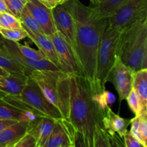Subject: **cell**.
Here are the masks:
<instances>
[{
    "label": "cell",
    "instance_id": "obj_1",
    "mask_svg": "<svg viewBox=\"0 0 147 147\" xmlns=\"http://www.w3.org/2000/svg\"><path fill=\"white\" fill-rule=\"evenodd\" d=\"M63 5L74 22L77 56L83 76L91 83L93 89L105 90L96 80V66L100 42L109 25L108 18H96L91 6H85L79 0H68Z\"/></svg>",
    "mask_w": 147,
    "mask_h": 147
},
{
    "label": "cell",
    "instance_id": "obj_2",
    "mask_svg": "<svg viewBox=\"0 0 147 147\" xmlns=\"http://www.w3.org/2000/svg\"><path fill=\"white\" fill-rule=\"evenodd\" d=\"M92 85L84 76L69 75L67 120L83 135L86 147H93L95 128L100 124L99 111L93 101Z\"/></svg>",
    "mask_w": 147,
    "mask_h": 147
},
{
    "label": "cell",
    "instance_id": "obj_3",
    "mask_svg": "<svg viewBox=\"0 0 147 147\" xmlns=\"http://www.w3.org/2000/svg\"><path fill=\"white\" fill-rule=\"evenodd\" d=\"M117 56L132 71L147 68V17L121 30Z\"/></svg>",
    "mask_w": 147,
    "mask_h": 147
},
{
    "label": "cell",
    "instance_id": "obj_4",
    "mask_svg": "<svg viewBox=\"0 0 147 147\" xmlns=\"http://www.w3.org/2000/svg\"><path fill=\"white\" fill-rule=\"evenodd\" d=\"M50 103L60 111L62 118L69 115V75L61 70H34L28 73Z\"/></svg>",
    "mask_w": 147,
    "mask_h": 147
},
{
    "label": "cell",
    "instance_id": "obj_5",
    "mask_svg": "<svg viewBox=\"0 0 147 147\" xmlns=\"http://www.w3.org/2000/svg\"><path fill=\"white\" fill-rule=\"evenodd\" d=\"M121 32L119 29L108 25L100 42L96 57V80L103 89H106L105 84L116 62Z\"/></svg>",
    "mask_w": 147,
    "mask_h": 147
},
{
    "label": "cell",
    "instance_id": "obj_6",
    "mask_svg": "<svg viewBox=\"0 0 147 147\" xmlns=\"http://www.w3.org/2000/svg\"><path fill=\"white\" fill-rule=\"evenodd\" d=\"M18 96L23 102L33 108L42 116L51 118L54 120L62 118L60 111L47 100L38 86L30 78H27L25 86Z\"/></svg>",
    "mask_w": 147,
    "mask_h": 147
},
{
    "label": "cell",
    "instance_id": "obj_7",
    "mask_svg": "<svg viewBox=\"0 0 147 147\" xmlns=\"http://www.w3.org/2000/svg\"><path fill=\"white\" fill-rule=\"evenodd\" d=\"M147 17V0H128L108 18L109 27L123 30Z\"/></svg>",
    "mask_w": 147,
    "mask_h": 147
},
{
    "label": "cell",
    "instance_id": "obj_8",
    "mask_svg": "<svg viewBox=\"0 0 147 147\" xmlns=\"http://www.w3.org/2000/svg\"><path fill=\"white\" fill-rule=\"evenodd\" d=\"M54 45L60 70L68 75L83 76V70L74 50L59 32L50 36Z\"/></svg>",
    "mask_w": 147,
    "mask_h": 147
},
{
    "label": "cell",
    "instance_id": "obj_9",
    "mask_svg": "<svg viewBox=\"0 0 147 147\" xmlns=\"http://www.w3.org/2000/svg\"><path fill=\"white\" fill-rule=\"evenodd\" d=\"M1 44L6 51L12 57L14 61L20 65L24 70L27 76L31 70H61L55 64L52 63L48 59L34 60L24 57L22 55L16 47L15 42L4 39L1 37ZM62 71V70H61Z\"/></svg>",
    "mask_w": 147,
    "mask_h": 147
},
{
    "label": "cell",
    "instance_id": "obj_10",
    "mask_svg": "<svg viewBox=\"0 0 147 147\" xmlns=\"http://www.w3.org/2000/svg\"><path fill=\"white\" fill-rule=\"evenodd\" d=\"M133 74L134 71L123 63L117 56L109 76L108 82L113 84L120 100H126L128 94L132 89Z\"/></svg>",
    "mask_w": 147,
    "mask_h": 147
},
{
    "label": "cell",
    "instance_id": "obj_11",
    "mask_svg": "<svg viewBox=\"0 0 147 147\" xmlns=\"http://www.w3.org/2000/svg\"><path fill=\"white\" fill-rule=\"evenodd\" d=\"M52 13L56 30L71 45L77 55L76 29L71 14L63 4L57 5L53 8L52 9Z\"/></svg>",
    "mask_w": 147,
    "mask_h": 147
},
{
    "label": "cell",
    "instance_id": "obj_12",
    "mask_svg": "<svg viewBox=\"0 0 147 147\" xmlns=\"http://www.w3.org/2000/svg\"><path fill=\"white\" fill-rule=\"evenodd\" d=\"M25 7L40 26L44 34L51 36L57 31L52 9L46 7L39 0H27Z\"/></svg>",
    "mask_w": 147,
    "mask_h": 147
},
{
    "label": "cell",
    "instance_id": "obj_13",
    "mask_svg": "<svg viewBox=\"0 0 147 147\" xmlns=\"http://www.w3.org/2000/svg\"><path fill=\"white\" fill-rule=\"evenodd\" d=\"M101 126L111 136L118 134L123 138L127 132L131 119H124L113 111L110 106L99 111Z\"/></svg>",
    "mask_w": 147,
    "mask_h": 147
},
{
    "label": "cell",
    "instance_id": "obj_14",
    "mask_svg": "<svg viewBox=\"0 0 147 147\" xmlns=\"http://www.w3.org/2000/svg\"><path fill=\"white\" fill-rule=\"evenodd\" d=\"M56 120L48 117H40L30 123L27 131L34 136L36 147H43L51 134Z\"/></svg>",
    "mask_w": 147,
    "mask_h": 147
},
{
    "label": "cell",
    "instance_id": "obj_15",
    "mask_svg": "<svg viewBox=\"0 0 147 147\" xmlns=\"http://www.w3.org/2000/svg\"><path fill=\"white\" fill-rule=\"evenodd\" d=\"M22 27L27 32V37L35 44V45L38 47V50H40L45 55L46 58L48 59L59 67L54 45L50 36L46 35L43 32H34L22 25Z\"/></svg>",
    "mask_w": 147,
    "mask_h": 147
},
{
    "label": "cell",
    "instance_id": "obj_16",
    "mask_svg": "<svg viewBox=\"0 0 147 147\" xmlns=\"http://www.w3.org/2000/svg\"><path fill=\"white\" fill-rule=\"evenodd\" d=\"M30 123L17 121L1 131L0 147H14L17 142L27 133Z\"/></svg>",
    "mask_w": 147,
    "mask_h": 147
},
{
    "label": "cell",
    "instance_id": "obj_17",
    "mask_svg": "<svg viewBox=\"0 0 147 147\" xmlns=\"http://www.w3.org/2000/svg\"><path fill=\"white\" fill-rule=\"evenodd\" d=\"M40 117L33 112L22 110L0 99V119L30 123Z\"/></svg>",
    "mask_w": 147,
    "mask_h": 147
},
{
    "label": "cell",
    "instance_id": "obj_18",
    "mask_svg": "<svg viewBox=\"0 0 147 147\" xmlns=\"http://www.w3.org/2000/svg\"><path fill=\"white\" fill-rule=\"evenodd\" d=\"M132 88L140 103V116L147 115V68L134 72Z\"/></svg>",
    "mask_w": 147,
    "mask_h": 147
},
{
    "label": "cell",
    "instance_id": "obj_19",
    "mask_svg": "<svg viewBox=\"0 0 147 147\" xmlns=\"http://www.w3.org/2000/svg\"><path fill=\"white\" fill-rule=\"evenodd\" d=\"M124 146L123 138L118 134L111 136L100 124L95 128L93 136V147H120Z\"/></svg>",
    "mask_w": 147,
    "mask_h": 147
},
{
    "label": "cell",
    "instance_id": "obj_20",
    "mask_svg": "<svg viewBox=\"0 0 147 147\" xmlns=\"http://www.w3.org/2000/svg\"><path fill=\"white\" fill-rule=\"evenodd\" d=\"M27 79L11 75L0 76V98L7 95L19 96L25 86Z\"/></svg>",
    "mask_w": 147,
    "mask_h": 147
},
{
    "label": "cell",
    "instance_id": "obj_21",
    "mask_svg": "<svg viewBox=\"0 0 147 147\" xmlns=\"http://www.w3.org/2000/svg\"><path fill=\"white\" fill-rule=\"evenodd\" d=\"M43 147H71L67 133L59 120H56L55 125Z\"/></svg>",
    "mask_w": 147,
    "mask_h": 147
},
{
    "label": "cell",
    "instance_id": "obj_22",
    "mask_svg": "<svg viewBox=\"0 0 147 147\" xmlns=\"http://www.w3.org/2000/svg\"><path fill=\"white\" fill-rule=\"evenodd\" d=\"M0 67L8 72L11 76L21 78H27L24 69L17 64L11 55L3 47L0 48Z\"/></svg>",
    "mask_w": 147,
    "mask_h": 147
},
{
    "label": "cell",
    "instance_id": "obj_23",
    "mask_svg": "<svg viewBox=\"0 0 147 147\" xmlns=\"http://www.w3.org/2000/svg\"><path fill=\"white\" fill-rule=\"evenodd\" d=\"M128 0H100L96 6H91L96 18H109Z\"/></svg>",
    "mask_w": 147,
    "mask_h": 147
},
{
    "label": "cell",
    "instance_id": "obj_24",
    "mask_svg": "<svg viewBox=\"0 0 147 147\" xmlns=\"http://www.w3.org/2000/svg\"><path fill=\"white\" fill-rule=\"evenodd\" d=\"M92 98L98 109V111L102 109H106L110 105L113 104L116 100L114 94L106 90L102 91H96L93 90Z\"/></svg>",
    "mask_w": 147,
    "mask_h": 147
},
{
    "label": "cell",
    "instance_id": "obj_25",
    "mask_svg": "<svg viewBox=\"0 0 147 147\" xmlns=\"http://www.w3.org/2000/svg\"><path fill=\"white\" fill-rule=\"evenodd\" d=\"M19 20H20L22 25L27 27L28 30L34 32H43L40 26L34 20L33 16L32 15L31 13L29 11L26 7H24L22 11Z\"/></svg>",
    "mask_w": 147,
    "mask_h": 147
},
{
    "label": "cell",
    "instance_id": "obj_26",
    "mask_svg": "<svg viewBox=\"0 0 147 147\" xmlns=\"http://www.w3.org/2000/svg\"><path fill=\"white\" fill-rule=\"evenodd\" d=\"M15 45L20 54L24 56V57L34 60L46 58L45 55L40 50H34L32 47H30L27 45L20 44L19 43V42H15Z\"/></svg>",
    "mask_w": 147,
    "mask_h": 147
},
{
    "label": "cell",
    "instance_id": "obj_27",
    "mask_svg": "<svg viewBox=\"0 0 147 147\" xmlns=\"http://www.w3.org/2000/svg\"><path fill=\"white\" fill-rule=\"evenodd\" d=\"M0 34L1 37L13 42H19L27 37V34L23 28L6 29L0 27Z\"/></svg>",
    "mask_w": 147,
    "mask_h": 147
},
{
    "label": "cell",
    "instance_id": "obj_28",
    "mask_svg": "<svg viewBox=\"0 0 147 147\" xmlns=\"http://www.w3.org/2000/svg\"><path fill=\"white\" fill-rule=\"evenodd\" d=\"M0 27L6 29L22 28L20 20L10 12H0Z\"/></svg>",
    "mask_w": 147,
    "mask_h": 147
},
{
    "label": "cell",
    "instance_id": "obj_29",
    "mask_svg": "<svg viewBox=\"0 0 147 147\" xmlns=\"http://www.w3.org/2000/svg\"><path fill=\"white\" fill-rule=\"evenodd\" d=\"M11 14L15 16L17 19L20 18L22 11L25 7L27 0H4Z\"/></svg>",
    "mask_w": 147,
    "mask_h": 147
},
{
    "label": "cell",
    "instance_id": "obj_30",
    "mask_svg": "<svg viewBox=\"0 0 147 147\" xmlns=\"http://www.w3.org/2000/svg\"><path fill=\"white\" fill-rule=\"evenodd\" d=\"M126 100H127L128 105L134 114L135 116H140V103H139V98L133 88L128 94Z\"/></svg>",
    "mask_w": 147,
    "mask_h": 147
},
{
    "label": "cell",
    "instance_id": "obj_31",
    "mask_svg": "<svg viewBox=\"0 0 147 147\" xmlns=\"http://www.w3.org/2000/svg\"><path fill=\"white\" fill-rule=\"evenodd\" d=\"M14 147H36V140L32 134L27 131Z\"/></svg>",
    "mask_w": 147,
    "mask_h": 147
},
{
    "label": "cell",
    "instance_id": "obj_32",
    "mask_svg": "<svg viewBox=\"0 0 147 147\" xmlns=\"http://www.w3.org/2000/svg\"><path fill=\"white\" fill-rule=\"evenodd\" d=\"M139 133L144 146L147 147V115L140 116Z\"/></svg>",
    "mask_w": 147,
    "mask_h": 147
},
{
    "label": "cell",
    "instance_id": "obj_33",
    "mask_svg": "<svg viewBox=\"0 0 147 147\" xmlns=\"http://www.w3.org/2000/svg\"><path fill=\"white\" fill-rule=\"evenodd\" d=\"M125 147H144V145L132 135L130 131L128 130L123 136Z\"/></svg>",
    "mask_w": 147,
    "mask_h": 147
},
{
    "label": "cell",
    "instance_id": "obj_34",
    "mask_svg": "<svg viewBox=\"0 0 147 147\" xmlns=\"http://www.w3.org/2000/svg\"><path fill=\"white\" fill-rule=\"evenodd\" d=\"M140 123V116H135L134 118L131 119V133L142 144V139L139 133V126Z\"/></svg>",
    "mask_w": 147,
    "mask_h": 147
},
{
    "label": "cell",
    "instance_id": "obj_35",
    "mask_svg": "<svg viewBox=\"0 0 147 147\" xmlns=\"http://www.w3.org/2000/svg\"><path fill=\"white\" fill-rule=\"evenodd\" d=\"M39 1L42 4H44L46 7L50 9H53V8L57 7V5L64 4L65 2H66L68 0H39Z\"/></svg>",
    "mask_w": 147,
    "mask_h": 147
},
{
    "label": "cell",
    "instance_id": "obj_36",
    "mask_svg": "<svg viewBox=\"0 0 147 147\" xmlns=\"http://www.w3.org/2000/svg\"><path fill=\"white\" fill-rule=\"evenodd\" d=\"M17 121L14 120H2V119H0V131L5 129V128L17 123Z\"/></svg>",
    "mask_w": 147,
    "mask_h": 147
},
{
    "label": "cell",
    "instance_id": "obj_37",
    "mask_svg": "<svg viewBox=\"0 0 147 147\" xmlns=\"http://www.w3.org/2000/svg\"><path fill=\"white\" fill-rule=\"evenodd\" d=\"M0 12H9L4 0H0Z\"/></svg>",
    "mask_w": 147,
    "mask_h": 147
},
{
    "label": "cell",
    "instance_id": "obj_38",
    "mask_svg": "<svg viewBox=\"0 0 147 147\" xmlns=\"http://www.w3.org/2000/svg\"><path fill=\"white\" fill-rule=\"evenodd\" d=\"M10 74L8 72L6 71L5 70H4V69L0 67V76H8Z\"/></svg>",
    "mask_w": 147,
    "mask_h": 147
},
{
    "label": "cell",
    "instance_id": "obj_39",
    "mask_svg": "<svg viewBox=\"0 0 147 147\" xmlns=\"http://www.w3.org/2000/svg\"><path fill=\"white\" fill-rule=\"evenodd\" d=\"M90 1L91 5L93 6V7H94V6H96L98 4L100 0H90Z\"/></svg>",
    "mask_w": 147,
    "mask_h": 147
},
{
    "label": "cell",
    "instance_id": "obj_40",
    "mask_svg": "<svg viewBox=\"0 0 147 147\" xmlns=\"http://www.w3.org/2000/svg\"><path fill=\"white\" fill-rule=\"evenodd\" d=\"M1 34H0V48H1V47H2V44H1Z\"/></svg>",
    "mask_w": 147,
    "mask_h": 147
}]
</instances>
